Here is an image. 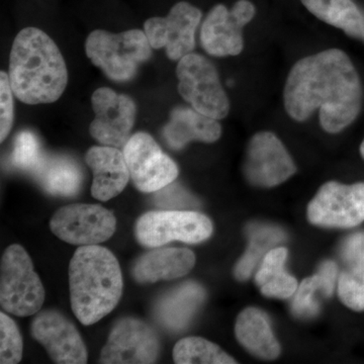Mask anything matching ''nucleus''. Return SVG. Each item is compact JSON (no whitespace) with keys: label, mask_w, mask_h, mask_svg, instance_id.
<instances>
[{"label":"nucleus","mask_w":364,"mask_h":364,"mask_svg":"<svg viewBox=\"0 0 364 364\" xmlns=\"http://www.w3.org/2000/svg\"><path fill=\"white\" fill-rule=\"evenodd\" d=\"M31 332L55 363H87V349L71 321L57 311H45L33 318Z\"/></svg>","instance_id":"dca6fc26"},{"label":"nucleus","mask_w":364,"mask_h":364,"mask_svg":"<svg viewBox=\"0 0 364 364\" xmlns=\"http://www.w3.org/2000/svg\"><path fill=\"white\" fill-rule=\"evenodd\" d=\"M338 279V267L333 261H326L313 277L301 282L293 301V312L299 318H312L317 315L320 306L315 299L318 291L331 296Z\"/></svg>","instance_id":"393cba45"},{"label":"nucleus","mask_w":364,"mask_h":364,"mask_svg":"<svg viewBox=\"0 0 364 364\" xmlns=\"http://www.w3.org/2000/svg\"><path fill=\"white\" fill-rule=\"evenodd\" d=\"M71 308L79 322L95 324L114 310L124 282L116 256L98 245L81 246L69 264Z\"/></svg>","instance_id":"7ed1b4c3"},{"label":"nucleus","mask_w":364,"mask_h":364,"mask_svg":"<svg viewBox=\"0 0 364 364\" xmlns=\"http://www.w3.org/2000/svg\"><path fill=\"white\" fill-rule=\"evenodd\" d=\"M45 289L33 261L23 246L14 244L4 251L0 272V305L16 317L40 312Z\"/></svg>","instance_id":"39448f33"},{"label":"nucleus","mask_w":364,"mask_h":364,"mask_svg":"<svg viewBox=\"0 0 364 364\" xmlns=\"http://www.w3.org/2000/svg\"><path fill=\"white\" fill-rule=\"evenodd\" d=\"M14 91L9 74L0 73V141L4 142L11 133L14 123Z\"/></svg>","instance_id":"7c9ffc66"},{"label":"nucleus","mask_w":364,"mask_h":364,"mask_svg":"<svg viewBox=\"0 0 364 364\" xmlns=\"http://www.w3.org/2000/svg\"><path fill=\"white\" fill-rule=\"evenodd\" d=\"M255 6L248 0H238L232 9L218 4L210 9L200 28V43L215 57L237 56L243 51L244 26L255 16Z\"/></svg>","instance_id":"f8f14e48"},{"label":"nucleus","mask_w":364,"mask_h":364,"mask_svg":"<svg viewBox=\"0 0 364 364\" xmlns=\"http://www.w3.org/2000/svg\"><path fill=\"white\" fill-rule=\"evenodd\" d=\"M91 104L95 114L90 127L92 138L104 146L124 147L135 124V102L128 95L102 87L93 92Z\"/></svg>","instance_id":"4468645a"},{"label":"nucleus","mask_w":364,"mask_h":364,"mask_svg":"<svg viewBox=\"0 0 364 364\" xmlns=\"http://www.w3.org/2000/svg\"><path fill=\"white\" fill-rule=\"evenodd\" d=\"M287 259V248L277 247L270 249L263 257L259 269L255 275V282L258 287H262L268 280L284 269Z\"/></svg>","instance_id":"2f4dec72"},{"label":"nucleus","mask_w":364,"mask_h":364,"mask_svg":"<svg viewBox=\"0 0 364 364\" xmlns=\"http://www.w3.org/2000/svg\"><path fill=\"white\" fill-rule=\"evenodd\" d=\"M360 154H361V157H363V160H364V139H363V143H361V145H360Z\"/></svg>","instance_id":"72a5a7b5"},{"label":"nucleus","mask_w":364,"mask_h":364,"mask_svg":"<svg viewBox=\"0 0 364 364\" xmlns=\"http://www.w3.org/2000/svg\"><path fill=\"white\" fill-rule=\"evenodd\" d=\"M214 227L200 213L186 210H163L146 213L136 223V240L146 247H161L170 242L198 244L212 236Z\"/></svg>","instance_id":"0eeeda50"},{"label":"nucleus","mask_w":364,"mask_h":364,"mask_svg":"<svg viewBox=\"0 0 364 364\" xmlns=\"http://www.w3.org/2000/svg\"><path fill=\"white\" fill-rule=\"evenodd\" d=\"M14 95L26 105L57 102L68 83L63 56L54 41L33 26L16 36L9 57Z\"/></svg>","instance_id":"f03ea898"},{"label":"nucleus","mask_w":364,"mask_h":364,"mask_svg":"<svg viewBox=\"0 0 364 364\" xmlns=\"http://www.w3.org/2000/svg\"><path fill=\"white\" fill-rule=\"evenodd\" d=\"M205 291L196 282H186L165 294L155 306L158 323L171 331L186 327L205 299Z\"/></svg>","instance_id":"4be33fe9"},{"label":"nucleus","mask_w":364,"mask_h":364,"mask_svg":"<svg viewBox=\"0 0 364 364\" xmlns=\"http://www.w3.org/2000/svg\"><path fill=\"white\" fill-rule=\"evenodd\" d=\"M42 155L37 136L30 131L18 134L14 140L11 156V163L14 168L33 171L39 164Z\"/></svg>","instance_id":"c85d7f7f"},{"label":"nucleus","mask_w":364,"mask_h":364,"mask_svg":"<svg viewBox=\"0 0 364 364\" xmlns=\"http://www.w3.org/2000/svg\"><path fill=\"white\" fill-rule=\"evenodd\" d=\"M33 173L38 183L53 196L77 195L83 181L78 163L67 156H42Z\"/></svg>","instance_id":"5701e85b"},{"label":"nucleus","mask_w":364,"mask_h":364,"mask_svg":"<svg viewBox=\"0 0 364 364\" xmlns=\"http://www.w3.org/2000/svg\"><path fill=\"white\" fill-rule=\"evenodd\" d=\"M160 344L156 332L147 323L124 318L114 326L102 349L100 363L147 364L156 363Z\"/></svg>","instance_id":"2eb2a0df"},{"label":"nucleus","mask_w":364,"mask_h":364,"mask_svg":"<svg viewBox=\"0 0 364 364\" xmlns=\"http://www.w3.org/2000/svg\"><path fill=\"white\" fill-rule=\"evenodd\" d=\"M123 152L132 181L142 193H156L178 176L176 162L149 134L141 132L131 136Z\"/></svg>","instance_id":"9d476101"},{"label":"nucleus","mask_w":364,"mask_h":364,"mask_svg":"<svg viewBox=\"0 0 364 364\" xmlns=\"http://www.w3.org/2000/svg\"><path fill=\"white\" fill-rule=\"evenodd\" d=\"M221 135L222 127L218 119L205 116L193 107H177L163 130L165 141L176 150L182 149L193 141L214 143Z\"/></svg>","instance_id":"aec40b11"},{"label":"nucleus","mask_w":364,"mask_h":364,"mask_svg":"<svg viewBox=\"0 0 364 364\" xmlns=\"http://www.w3.org/2000/svg\"><path fill=\"white\" fill-rule=\"evenodd\" d=\"M284 107L294 121L305 122L318 111L322 128L337 134L360 112L363 86L350 58L339 49L305 57L287 76Z\"/></svg>","instance_id":"f257e3e1"},{"label":"nucleus","mask_w":364,"mask_h":364,"mask_svg":"<svg viewBox=\"0 0 364 364\" xmlns=\"http://www.w3.org/2000/svg\"><path fill=\"white\" fill-rule=\"evenodd\" d=\"M202 20V11L186 1L170 9L165 18H151L144 23V32L153 49L164 48L172 61H179L193 53L196 32Z\"/></svg>","instance_id":"9b49d317"},{"label":"nucleus","mask_w":364,"mask_h":364,"mask_svg":"<svg viewBox=\"0 0 364 364\" xmlns=\"http://www.w3.org/2000/svg\"><path fill=\"white\" fill-rule=\"evenodd\" d=\"M154 202L164 210H183L198 205L195 198L174 181L155 193Z\"/></svg>","instance_id":"c756f323"},{"label":"nucleus","mask_w":364,"mask_h":364,"mask_svg":"<svg viewBox=\"0 0 364 364\" xmlns=\"http://www.w3.org/2000/svg\"><path fill=\"white\" fill-rule=\"evenodd\" d=\"M341 269L337 291L344 306L355 312L364 311V232L349 235L340 247Z\"/></svg>","instance_id":"a211bd4d"},{"label":"nucleus","mask_w":364,"mask_h":364,"mask_svg":"<svg viewBox=\"0 0 364 364\" xmlns=\"http://www.w3.org/2000/svg\"><path fill=\"white\" fill-rule=\"evenodd\" d=\"M23 358V339L16 322L0 313V363L16 364Z\"/></svg>","instance_id":"cd10ccee"},{"label":"nucleus","mask_w":364,"mask_h":364,"mask_svg":"<svg viewBox=\"0 0 364 364\" xmlns=\"http://www.w3.org/2000/svg\"><path fill=\"white\" fill-rule=\"evenodd\" d=\"M196 265V255L188 248H158L141 256L133 267V277L140 284L179 279Z\"/></svg>","instance_id":"6ab92c4d"},{"label":"nucleus","mask_w":364,"mask_h":364,"mask_svg":"<svg viewBox=\"0 0 364 364\" xmlns=\"http://www.w3.org/2000/svg\"><path fill=\"white\" fill-rule=\"evenodd\" d=\"M173 360L177 364L237 363L217 344L202 337H186L179 340L173 348Z\"/></svg>","instance_id":"a878e982"},{"label":"nucleus","mask_w":364,"mask_h":364,"mask_svg":"<svg viewBox=\"0 0 364 364\" xmlns=\"http://www.w3.org/2000/svg\"><path fill=\"white\" fill-rule=\"evenodd\" d=\"M152 49L147 36L141 30L119 33L93 31L85 43L86 55L92 64L119 82L134 78L139 66L150 59Z\"/></svg>","instance_id":"20e7f679"},{"label":"nucleus","mask_w":364,"mask_h":364,"mask_svg":"<svg viewBox=\"0 0 364 364\" xmlns=\"http://www.w3.org/2000/svg\"><path fill=\"white\" fill-rule=\"evenodd\" d=\"M298 287L296 279L284 269L260 287V291L267 298L284 299L294 296Z\"/></svg>","instance_id":"473e14b6"},{"label":"nucleus","mask_w":364,"mask_h":364,"mask_svg":"<svg viewBox=\"0 0 364 364\" xmlns=\"http://www.w3.org/2000/svg\"><path fill=\"white\" fill-rule=\"evenodd\" d=\"M311 224L323 228L351 229L364 222V182L323 184L306 210Z\"/></svg>","instance_id":"6e6552de"},{"label":"nucleus","mask_w":364,"mask_h":364,"mask_svg":"<svg viewBox=\"0 0 364 364\" xmlns=\"http://www.w3.org/2000/svg\"><path fill=\"white\" fill-rule=\"evenodd\" d=\"M296 171L294 160L277 135L260 132L251 138L243 165L249 183L257 188H274Z\"/></svg>","instance_id":"ddd939ff"},{"label":"nucleus","mask_w":364,"mask_h":364,"mask_svg":"<svg viewBox=\"0 0 364 364\" xmlns=\"http://www.w3.org/2000/svg\"><path fill=\"white\" fill-rule=\"evenodd\" d=\"M235 334L239 343L254 356L273 360L280 354V345L273 334L267 314L249 306L237 318Z\"/></svg>","instance_id":"412c9836"},{"label":"nucleus","mask_w":364,"mask_h":364,"mask_svg":"<svg viewBox=\"0 0 364 364\" xmlns=\"http://www.w3.org/2000/svg\"><path fill=\"white\" fill-rule=\"evenodd\" d=\"M282 238V232L279 230L273 229V228H261V229L255 230L253 232L247 252L244 254L243 257L239 260L235 267L234 274L236 279L238 280L249 279L260 258L267 255L270 248L279 242Z\"/></svg>","instance_id":"bb28decb"},{"label":"nucleus","mask_w":364,"mask_h":364,"mask_svg":"<svg viewBox=\"0 0 364 364\" xmlns=\"http://www.w3.org/2000/svg\"><path fill=\"white\" fill-rule=\"evenodd\" d=\"M318 20L364 42V14L352 0H301Z\"/></svg>","instance_id":"b1692460"},{"label":"nucleus","mask_w":364,"mask_h":364,"mask_svg":"<svg viewBox=\"0 0 364 364\" xmlns=\"http://www.w3.org/2000/svg\"><path fill=\"white\" fill-rule=\"evenodd\" d=\"M53 234L72 245H98L117 229L114 213L100 205L74 203L59 208L50 221Z\"/></svg>","instance_id":"1a4fd4ad"},{"label":"nucleus","mask_w":364,"mask_h":364,"mask_svg":"<svg viewBox=\"0 0 364 364\" xmlns=\"http://www.w3.org/2000/svg\"><path fill=\"white\" fill-rule=\"evenodd\" d=\"M85 161L93 173L91 195L102 202L116 198L130 181L124 152L111 146H95L87 151Z\"/></svg>","instance_id":"f3484780"},{"label":"nucleus","mask_w":364,"mask_h":364,"mask_svg":"<svg viewBox=\"0 0 364 364\" xmlns=\"http://www.w3.org/2000/svg\"><path fill=\"white\" fill-rule=\"evenodd\" d=\"M178 91L191 107L213 119H225L229 114L230 102L214 64L191 53L179 60L176 67Z\"/></svg>","instance_id":"423d86ee"}]
</instances>
